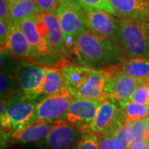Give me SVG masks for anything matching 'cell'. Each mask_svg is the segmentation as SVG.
I'll return each mask as SVG.
<instances>
[{
    "label": "cell",
    "instance_id": "cell-1",
    "mask_svg": "<svg viewBox=\"0 0 149 149\" xmlns=\"http://www.w3.org/2000/svg\"><path fill=\"white\" fill-rule=\"evenodd\" d=\"M69 53L80 65L101 69L122 63L125 59L115 44L87 29L65 42Z\"/></svg>",
    "mask_w": 149,
    "mask_h": 149
},
{
    "label": "cell",
    "instance_id": "cell-2",
    "mask_svg": "<svg viewBox=\"0 0 149 149\" xmlns=\"http://www.w3.org/2000/svg\"><path fill=\"white\" fill-rule=\"evenodd\" d=\"M118 18L117 46L125 58L149 57V20Z\"/></svg>",
    "mask_w": 149,
    "mask_h": 149
},
{
    "label": "cell",
    "instance_id": "cell-3",
    "mask_svg": "<svg viewBox=\"0 0 149 149\" xmlns=\"http://www.w3.org/2000/svg\"><path fill=\"white\" fill-rule=\"evenodd\" d=\"M36 105L33 100L23 96L19 92L7 99L5 111L0 115L2 140L10 138L14 132L32 122Z\"/></svg>",
    "mask_w": 149,
    "mask_h": 149
},
{
    "label": "cell",
    "instance_id": "cell-4",
    "mask_svg": "<svg viewBox=\"0 0 149 149\" xmlns=\"http://www.w3.org/2000/svg\"><path fill=\"white\" fill-rule=\"evenodd\" d=\"M47 68L45 65L35 62L20 65L15 72L17 92L33 100L43 95Z\"/></svg>",
    "mask_w": 149,
    "mask_h": 149
},
{
    "label": "cell",
    "instance_id": "cell-5",
    "mask_svg": "<svg viewBox=\"0 0 149 149\" xmlns=\"http://www.w3.org/2000/svg\"><path fill=\"white\" fill-rule=\"evenodd\" d=\"M78 5L87 28L117 46L118 18L106 11Z\"/></svg>",
    "mask_w": 149,
    "mask_h": 149
},
{
    "label": "cell",
    "instance_id": "cell-6",
    "mask_svg": "<svg viewBox=\"0 0 149 149\" xmlns=\"http://www.w3.org/2000/svg\"><path fill=\"white\" fill-rule=\"evenodd\" d=\"M80 128L65 119L55 121L48 135L38 142L39 149H74L81 136Z\"/></svg>",
    "mask_w": 149,
    "mask_h": 149
},
{
    "label": "cell",
    "instance_id": "cell-7",
    "mask_svg": "<svg viewBox=\"0 0 149 149\" xmlns=\"http://www.w3.org/2000/svg\"><path fill=\"white\" fill-rule=\"evenodd\" d=\"M100 99H74L70 105L65 120L74 125L82 133L91 132V125L95 118Z\"/></svg>",
    "mask_w": 149,
    "mask_h": 149
},
{
    "label": "cell",
    "instance_id": "cell-8",
    "mask_svg": "<svg viewBox=\"0 0 149 149\" xmlns=\"http://www.w3.org/2000/svg\"><path fill=\"white\" fill-rule=\"evenodd\" d=\"M56 14L62 28L65 44L66 41L88 29L79 5L74 0H59Z\"/></svg>",
    "mask_w": 149,
    "mask_h": 149
},
{
    "label": "cell",
    "instance_id": "cell-9",
    "mask_svg": "<svg viewBox=\"0 0 149 149\" xmlns=\"http://www.w3.org/2000/svg\"><path fill=\"white\" fill-rule=\"evenodd\" d=\"M73 100L74 97L70 91H65L55 95L46 96L36 105L35 113L31 123L37 119H42L49 122L58 120L66 113Z\"/></svg>",
    "mask_w": 149,
    "mask_h": 149
},
{
    "label": "cell",
    "instance_id": "cell-10",
    "mask_svg": "<svg viewBox=\"0 0 149 149\" xmlns=\"http://www.w3.org/2000/svg\"><path fill=\"white\" fill-rule=\"evenodd\" d=\"M19 26L26 35L33 52V62L37 61V58L52 57L59 55L51 45L47 39L41 34L37 26V13L22 21Z\"/></svg>",
    "mask_w": 149,
    "mask_h": 149
},
{
    "label": "cell",
    "instance_id": "cell-11",
    "mask_svg": "<svg viewBox=\"0 0 149 149\" xmlns=\"http://www.w3.org/2000/svg\"><path fill=\"white\" fill-rule=\"evenodd\" d=\"M145 81L118 71L112 77L107 89V97L116 104L130 100L139 85Z\"/></svg>",
    "mask_w": 149,
    "mask_h": 149
},
{
    "label": "cell",
    "instance_id": "cell-12",
    "mask_svg": "<svg viewBox=\"0 0 149 149\" xmlns=\"http://www.w3.org/2000/svg\"><path fill=\"white\" fill-rule=\"evenodd\" d=\"M4 51L13 57L26 59L27 62H33L32 47L19 25L10 26L6 38Z\"/></svg>",
    "mask_w": 149,
    "mask_h": 149
},
{
    "label": "cell",
    "instance_id": "cell-13",
    "mask_svg": "<svg viewBox=\"0 0 149 149\" xmlns=\"http://www.w3.org/2000/svg\"><path fill=\"white\" fill-rule=\"evenodd\" d=\"M120 115L121 112L117 104L107 96L102 97L95 118L91 125V132L95 134L104 132Z\"/></svg>",
    "mask_w": 149,
    "mask_h": 149
},
{
    "label": "cell",
    "instance_id": "cell-14",
    "mask_svg": "<svg viewBox=\"0 0 149 149\" xmlns=\"http://www.w3.org/2000/svg\"><path fill=\"white\" fill-rule=\"evenodd\" d=\"M119 17L149 20V0H109Z\"/></svg>",
    "mask_w": 149,
    "mask_h": 149
},
{
    "label": "cell",
    "instance_id": "cell-15",
    "mask_svg": "<svg viewBox=\"0 0 149 149\" xmlns=\"http://www.w3.org/2000/svg\"><path fill=\"white\" fill-rule=\"evenodd\" d=\"M54 122H49L42 119H37L27 126L17 130L10 136V139L15 142L27 143L32 142H40L51 132Z\"/></svg>",
    "mask_w": 149,
    "mask_h": 149
},
{
    "label": "cell",
    "instance_id": "cell-16",
    "mask_svg": "<svg viewBox=\"0 0 149 149\" xmlns=\"http://www.w3.org/2000/svg\"><path fill=\"white\" fill-rule=\"evenodd\" d=\"M47 25V39L59 55L66 54L65 38L59 17L56 13H47L39 14Z\"/></svg>",
    "mask_w": 149,
    "mask_h": 149
},
{
    "label": "cell",
    "instance_id": "cell-17",
    "mask_svg": "<svg viewBox=\"0 0 149 149\" xmlns=\"http://www.w3.org/2000/svg\"><path fill=\"white\" fill-rule=\"evenodd\" d=\"M62 62L59 63L58 65L48 66L43 90L44 95H55L65 91H69L61 71Z\"/></svg>",
    "mask_w": 149,
    "mask_h": 149
},
{
    "label": "cell",
    "instance_id": "cell-18",
    "mask_svg": "<svg viewBox=\"0 0 149 149\" xmlns=\"http://www.w3.org/2000/svg\"><path fill=\"white\" fill-rule=\"evenodd\" d=\"M119 70L132 77L148 83L149 77V57L125 58L119 65Z\"/></svg>",
    "mask_w": 149,
    "mask_h": 149
},
{
    "label": "cell",
    "instance_id": "cell-19",
    "mask_svg": "<svg viewBox=\"0 0 149 149\" xmlns=\"http://www.w3.org/2000/svg\"><path fill=\"white\" fill-rule=\"evenodd\" d=\"M37 13L34 0H10V24L19 25L22 21Z\"/></svg>",
    "mask_w": 149,
    "mask_h": 149
},
{
    "label": "cell",
    "instance_id": "cell-20",
    "mask_svg": "<svg viewBox=\"0 0 149 149\" xmlns=\"http://www.w3.org/2000/svg\"><path fill=\"white\" fill-rule=\"evenodd\" d=\"M117 104L123 117L129 123L147 118L149 116V106L139 104L132 100Z\"/></svg>",
    "mask_w": 149,
    "mask_h": 149
},
{
    "label": "cell",
    "instance_id": "cell-21",
    "mask_svg": "<svg viewBox=\"0 0 149 149\" xmlns=\"http://www.w3.org/2000/svg\"><path fill=\"white\" fill-rule=\"evenodd\" d=\"M16 70H13L7 64L1 65V74H0L1 99H8L17 92V87L15 80Z\"/></svg>",
    "mask_w": 149,
    "mask_h": 149
},
{
    "label": "cell",
    "instance_id": "cell-22",
    "mask_svg": "<svg viewBox=\"0 0 149 149\" xmlns=\"http://www.w3.org/2000/svg\"><path fill=\"white\" fill-rule=\"evenodd\" d=\"M134 141L135 140H143L149 142V123L148 118H143L138 121L132 122Z\"/></svg>",
    "mask_w": 149,
    "mask_h": 149
},
{
    "label": "cell",
    "instance_id": "cell-23",
    "mask_svg": "<svg viewBox=\"0 0 149 149\" xmlns=\"http://www.w3.org/2000/svg\"><path fill=\"white\" fill-rule=\"evenodd\" d=\"M78 4L86 7H91L97 9L106 11L111 14L117 16V13L113 8L109 0H74Z\"/></svg>",
    "mask_w": 149,
    "mask_h": 149
},
{
    "label": "cell",
    "instance_id": "cell-24",
    "mask_svg": "<svg viewBox=\"0 0 149 149\" xmlns=\"http://www.w3.org/2000/svg\"><path fill=\"white\" fill-rule=\"evenodd\" d=\"M74 149H100L98 136L93 132L83 133Z\"/></svg>",
    "mask_w": 149,
    "mask_h": 149
},
{
    "label": "cell",
    "instance_id": "cell-25",
    "mask_svg": "<svg viewBox=\"0 0 149 149\" xmlns=\"http://www.w3.org/2000/svg\"><path fill=\"white\" fill-rule=\"evenodd\" d=\"M133 101L137 102L141 104L148 105L149 104V84L144 82L139 85L137 90L133 93V97L131 99Z\"/></svg>",
    "mask_w": 149,
    "mask_h": 149
},
{
    "label": "cell",
    "instance_id": "cell-26",
    "mask_svg": "<svg viewBox=\"0 0 149 149\" xmlns=\"http://www.w3.org/2000/svg\"><path fill=\"white\" fill-rule=\"evenodd\" d=\"M38 14L47 13H56L59 4V0H34Z\"/></svg>",
    "mask_w": 149,
    "mask_h": 149
},
{
    "label": "cell",
    "instance_id": "cell-27",
    "mask_svg": "<svg viewBox=\"0 0 149 149\" xmlns=\"http://www.w3.org/2000/svg\"><path fill=\"white\" fill-rule=\"evenodd\" d=\"M96 135L99 139L100 149H118L113 136L108 131H104Z\"/></svg>",
    "mask_w": 149,
    "mask_h": 149
},
{
    "label": "cell",
    "instance_id": "cell-28",
    "mask_svg": "<svg viewBox=\"0 0 149 149\" xmlns=\"http://www.w3.org/2000/svg\"><path fill=\"white\" fill-rule=\"evenodd\" d=\"M0 20L10 24V0H0Z\"/></svg>",
    "mask_w": 149,
    "mask_h": 149
},
{
    "label": "cell",
    "instance_id": "cell-29",
    "mask_svg": "<svg viewBox=\"0 0 149 149\" xmlns=\"http://www.w3.org/2000/svg\"><path fill=\"white\" fill-rule=\"evenodd\" d=\"M10 24L4 21L0 20V43H1V52L4 51L5 42L8 31L10 28Z\"/></svg>",
    "mask_w": 149,
    "mask_h": 149
},
{
    "label": "cell",
    "instance_id": "cell-30",
    "mask_svg": "<svg viewBox=\"0 0 149 149\" xmlns=\"http://www.w3.org/2000/svg\"><path fill=\"white\" fill-rule=\"evenodd\" d=\"M127 149H149V142L143 140H135Z\"/></svg>",
    "mask_w": 149,
    "mask_h": 149
},
{
    "label": "cell",
    "instance_id": "cell-31",
    "mask_svg": "<svg viewBox=\"0 0 149 149\" xmlns=\"http://www.w3.org/2000/svg\"><path fill=\"white\" fill-rule=\"evenodd\" d=\"M148 83L149 84V77H148Z\"/></svg>",
    "mask_w": 149,
    "mask_h": 149
},
{
    "label": "cell",
    "instance_id": "cell-32",
    "mask_svg": "<svg viewBox=\"0 0 149 149\" xmlns=\"http://www.w3.org/2000/svg\"><path fill=\"white\" fill-rule=\"evenodd\" d=\"M148 123H149V116H148Z\"/></svg>",
    "mask_w": 149,
    "mask_h": 149
},
{
    "label": "cell",
    "instance_id": "cell-33",
    "mask_svg": "<svg viewBox=\"0 0 149 149\" xmlns=\"http://www.w3.org/2000/svg\"><path fill=\"white\" fill-rule=\"evenodd\" d=\"M148 106H149V104H148Z\"/></svg>",
    "mask_w": 149,
    "mask_h": 149
}]
</instances>
